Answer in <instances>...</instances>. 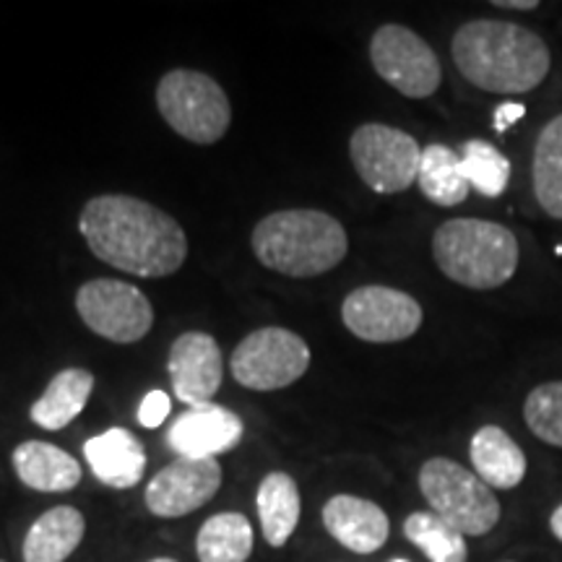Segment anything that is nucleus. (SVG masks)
<instances>
[{"mask_svg": "<svg viewBox=\"0 0 562 562\" xmlns=\"http://www.w3.org/2000/svg\"><path fill=\"white\" fill-rule=\"evenodd\" d=\"M79 229L100 261L131 277H170L188 258L180 222L133 195H94L81 211Z\"/></svg>", "mask_w": 562, "mask_h": 562, "instance_id": "1", "label": "nucleus"}, {"mask_svg": "<svg viewBox=\"0 0 562 562\" xmlns=\"http://www.w3.org/2000/svg\"><path fill=\"white\" fill-rule=\"evenodd\" d=\"M451 55L459 74L490 94H529L552 68L544 37L501 19H474L453 34Z\"/></svg>", "mask_w": 562, "mask_h": 562, "instance_id": "2", "label": "nucleus"}, {"mask_svg": "<svg viewBox=\"0 0 562 562\" xmlns=\"http://www.w3.org/2000/svg\"><path fill=\"white\" fill-rule=\"evenodd\" d=\"M250 243L266 269L292 279H313L334 271L349 252L344 224L315 209L273 211L256 224Z\"/></svg>", "mask_w": 562, "mask_h": 562, "instance_id": "3", "label": "nucleus"}, {"mask_svg": "<svg viewBox=\"0 0 562 562\" xmlns=\"http://www.w3.org/2000/svg\"><path fill=\"white\" fill-rule=\"evenodd\" d=\"M432 258L456 284L487 292L505 286L516 277L521 245L505 224L459 216L435 229Z\"/></svg>", "mask_w": 562, "mask_h": 562, "instance_id": "4", "label": "nucleus"}, {"mask_svg": "<svg viewBox=\"0 0 562 562\" xmlns=\"http://www.w3.org/2000/svg\"><path fill=\"white\" fill-rule=\"evenodd\" d=\"M419 492L435 516L451 524L463 537H484L501 524L503 508L495 490L459 461L435 456L419 469Z\"/></svg>", "mask_w": 562, "mask_h": 562, "instance_id": "5", "label": "nucleus"}, {"mask_svg": "<svg viewBox=\"0 0 562 562\" xmlns=\"http://www.w3.org/2000/svg\"><path fill=\"white\" fill-rule=\"evenodd\" d=\"M157 108L178 136L199 146L222 140L232 125L227 94L201 70L175 68L165 74L157 87Z\"/></svg>", "mask_w": 562, "mask_h": 562, "instance_id": "6", "label": "nucleus"}, {"mask_svg": "<svg viewBox=\"0 0 562 562\" xmlns=\"http://www.w3.org/2000/svg\"><path fill=\"white\" fill-rule=\"evenodd\" d=\"M229 368L243 389L279 391L305 375L311 368V347L290 328L266 326L237 344Z\"/></svg>", "mask_w": 562, "mask_h": 562, "instance_id": "7", "label": "nucleus"}, {"mask_svg": "<svg viewBox=\"0 0 562 562\" xmlns=\"http://www.w3.org/2000/svg\"><path fill=\"white\" fill-rule=\"evenodd\" d=\"M349 157L370 191L404 193L417 182L422 149L417 138L383 123H364L351 133Z\"/></svg>", "mask_w": 562, "mask_h": 562, "instance_id": "8", "label": "nucleus"}, {"mask_svg": "<svg viewBox=\"0 0 562 562\" xmlns=\"http://www.w3.org/2000/svg\"><path fill=\"white\" fill-rule=\"evenodd\" d=\"M370 63L389 87L409 100H427L440 89L438 55L409 26L383 24L375 30L370 40Z\"/></svg>", "mask_w": 562, "mask_h": 562, "instance_id": "9", "label": "nucleus"}, {"mask_svg": "<svg viewBox=\"0 0 562 562\" xmlns=\"http://www.w3.org/2000/svg\"><path fill=\"white\" fill-rule=\"evenodd\" d=\"M76 311L89 331L115 344H136L151 331L154 307L149 297L117 279H91L76 294Z\"/></svg>", "mask_w": 562, "mask_h": 562, "instance_id": "10", "label": "nucleus"}, {"mask_svg": "<svg viewBox=\"0 0 562 562\" xmlns=\"http://www.w3.org/2000/svg\"><path fill=\"white\" fill-rule=\"evenodd\" d=\"M341 321L357 339L368 344H396L412 339L425 313L412 294L393 286H357L341 302Z\"/></svg>", "mask_w": 562, "mask_h": 562, "instance_id": "11", "label": "nucleus"}, {"mask_svg": "<svg viewBox=\"0 0 562 562\" xmlns=\"http://www.w3.org/2000/svg\"><path fill=\"white\" fill-rule=\"evenodd\" d=\"M224 472L216 459H175L146 484L144 503L157 518H182L201 510L222 490Z\"/></svg>", "mask_w": 562, "mask_h": 562, "instance_id": "12", "label": "nucleus"}, {"mask_svg": "<svg viewBox=\"0 0 562 562\" xmlns=\"http://www.w3.org/2000/svg\"><path fill=\"white\" fill-rule=\"evenodd\" d=\"M167 370H170L175 396L182 404H188L191 409L193 406H206L224 381L220 344L214 336L203 331L180 334L170 349Z\"/></svg>", "mask_w": 562, "mask_h": 562, "instance_id": "13", "label": "nucleus"}, {"mask_svg": "<svg viewBox=\"0 0 562 562\" xmlns=\"http://www.w3.org/2000/svg\"><path fill=\"white\" fill-rule=\"evenodd\" d=\"M245 425L235 412L220 404L193 406L182 412L167 430V446L178 459H216L243 440Z\"/></svg>", "mask_w": 562, "mask_h": 562, "instance_id": "14", "label": "nucleus"}, {"mask_svg": "<svg viewBox=\"0 0 562 562\" xmlns=\"http://www.w3.org/2000/svg\"><path fill=\"white\" fill-rule=\"evenodd\" d=\"M323 526L341 547L355 554H372L389 542L391 521L381 505L357 495H334L323 505Z\"/></svg>", "mask_w": 562, "mask_h": 562, "instance_id": "15", "label": "nucleus"}, {"mask_svg": "<svg viewBox=\"0 0 562 562\" xmlns=\"http://www.w3.org/2000/svg\"><path fill=\"white\" fill-rule=\"evenodd\" d=\"M83 459L91 474L112 490L136 487L146 472L144 442L125 427H110L108 432L89 438L83 442Z\"/></svg>", "mask_w": 562, "mask_h": 562, "instance_id": "16", "label": "nucleus"}, {"mask_svg": "<svg viewBox=\"0 0 562 562\" xmlns=\"http://www.w3.org/2000/svg\"><path fill=\"white\" fill-rule=\"evenodd\" d=\"M13 472L34 492H70L81 484L83 469L74 456L45 440H26L13 448Z\"/></svg>", "mask_w": 562, "mask_h": 562, "instance_id": "17", "label": "nucleus"}, {"mask_svg": "<svg viewBox=\"0 0 562 562\" xmlns=\"http://www.w3.org/2000/svg\"><path fill=\"white\" fill-rule=\"evenodd\" d=\"M474 474L492 490H516L526 480V453L503 427L484 425L469 446Z\"/></svg>", "mask_w": 562, "mask_h": 562, "instance_id": "18", "label": "nucleus"}, {"mask_svg": "<svg viewBox=\"0 0 562 562\" xmlns=\"http://www.w3.org/2000/svg\"><path fill=\"white\" fill-rule=\"evenodd\" d=\"M87 533V518L74 505H55L30 526L21 547L24 562H66L79 550Z\"/></svg>", "mask_w": 562, "mask_h": 562, "instance_id": "19", "label": "nucleus"}, {"mask_svg": "<svg viewBox=\"0 0 562 562\" xmlns=\"http://www.w3.org/2000/svg\"><path fill=\"white\" fill-rule=\"evenodd\" d=\"M91 389H94V375L83 368H66L53 378L45 393L32 404L30 417L42 430H66L87 406Z\"/></svg>", "mask_w": 562, "mask_h": 562, "instance_id": "20", "label": "nucleus"}, {"mask_svg": "<svg viewBox=\"0 0 562 562\" xmlns=\"http://www.w3.org/2000/svg\"><path fill=\"white\" fill-rule=\"evenodd\" d=\"M256 510L266 542L277 550L284 547L300 524L302 501L297 482L286 472L266 474L256 492Z\"/></svg>", "mask_w": 562, "mask_h": 562, "instance_id": "21", "label": "nucleus"}, {"mask_svg": "<svg viewBox=\"0 0 562 562\" xmlns=\"http://www.w3.org/2000/svg\"><path fill=\"white\" fill-rule=\"evenodd\" d=\"M531 191L550 220L562 222V112L533 140Z\"/></svg>", "mask_w": 562, "mask_h": 562, "instance_id": "22", "label": "nucleus"}, {"mask_svg": "<svg viewBox=\"0 0 562 562\" xmlns=\"http://www.w3.org/2000/svg\"><path fill=\"white\" fill-rule=\"evenodd\" d=\"M417 182L422 195L442 209L459 206L472 193V186L461 167V154H456L446 144H430L427 149H422Z\"/></svg>", "mask_w": 562, "mask_h": 562, "instance_id": "23", "label": "nucleus"}, {"mask_svg": "<svg viewBox=\"0 0 562 562\" xmlns=\"http://www.w3.org/2000/svg\"><path fill=\"white\" fill-rule=\"evenodd\" d=\"M252 544H256V537H252L248 516L224 510L203 521L195 537V554H199V562H248Z\"/></svg>", "mask_w": 562, "mask_h": 562, "instance_id": "24", "label": "nucleus"}, {"mask_svg": "<svg viewBox=\"0 0 562 562\" xmlns=\"http://www.w3.org/2000/svg\"><path fill=\"white\" fill-rule=\"evenodd\" d=\"M404 537L430 562H467V537L432 510H417L404 521Z\"/></svg>", "mask_w": 562, "mask_h": 562, "instance_id": "25", "label": "nucleus"}, {"mask_svg": "<svg viewBox=\"0 0 562 562\" xmlns=\"http://www.w3.org/2000/svg\"><path fill=\"white\" fill-rule=\"evenodd\" d=\"M461 167L472 191L484 199H501L510 182V159L484 138L463 140Z\"/></svg>", "mask_w": 562, "mask_h": 562, "instance_id": "26", "label": "nucleus"}, {"mask_svg": "<svg viewBox=\"0 0 562 562\" xmlns=\"http://www.w3.org/2000/svg\"><path fill=\"white\" fill-rule=\"evenodd\" d=\"M524 422L547 446L562 448V381L539 383L524 402Z\"/></svg>", "mask_w": 562, "mask_h": 562, "instance_id": "27", "label": "nucleus"}, {"mask_svg": "<svg viewBox=\"0 0 562 562\" xmlns=\"http://www.w3.org/2000/svg\"><path fill=\"white\" fill-rule=\"evenodd\" d=\"M170 396L165 391H149L144 402H140L138 422L146 430H154V427H159L161 422L170 417Z\"/></svg>", "mask_w": 562, "mask_h": 562, "instance_id": "28", "label": "nucleus"}, {"mask_svg": "<svg viewBox=\"0 0 562 562\" xmlns=\"http://www.w3.org/2000/svg\"><path fill=\"white\" fill-rule=\"evenodd\" d=\"M521 115H524V104H516V102L501 104V108L495 110V131H501V133L508 131Z\"/></svg>", "mask_w": 562, "mask_h": 562, "instance_id": "29", "label": "nucleus"}, {"mask_svg": "<svg viewBox=\"0 0 562 562\" xmlns=\"http://www.w3.org/2000/svg\"><path fill=\"white\" fill-rule=\"evenodd\" d=\"M492 5L503 11H533L539 3L537 0H492Z\"/></svg>", "mask_w": 562, "mask_h": 562, "instance_id": "30", "label": "nucleus"}, {"mask_svg": "<svg viewBox=\"0 0 562 562\" xmlns=\"http://www.w3.org/2000/svg\"><path fill=\"white\" fill-rule=\"evenodd\" d=\"M550 531H552V537L558 539V542H562V503L558 505V508L552 510V516H550Z\"/></svg>", "mask_w": 562, "mask_h": 562, "instance_id": "31", "label": "nucleus"}, {"mask_svg": "<svg viewBox=\"0 0 562 562\" xmlns=\"http://www.w3.org/2000/svg\"><path fill=\"white\" fill-rule=\"evenodd\" d=\"M149 562H178V560H172V558H154Z\"/></svg>", "mask_w": 562, "mask_h": 562, "instance_id": "32", "label": "nucleus"}, {"mask_svg": "<svg viewBox=\"0 0 562 562\" xmlns=\"http://www.w3.org/2000/svg\"><path fill=\"white\" fill-rule=\"evenodd\" d=\"M393 562H409V560H393Z\"/></svg>", "mask_w": 562, "mask_h": 562, "instance_id": "33", "label": "nucleus"}, {"mask_svg": "<svg viewBox=\"0 0 562 562\" xmlns=\"http://www.w3.org/2000/svg\"><path fill=\"white\" fill-rule=\"evenodd\" d=\"M0 562H5V560H0Z\"/></svg>", "mask_w": 562, "mask_h": 562, "instance_id": "34", "label": "nucleus"}, {"mask_svg": "<svg viewBox=\"0 0 562 562\" xmlns=\"http://www.w3.org/2000/svg\"><path fill=\"white\" fill-rule=\"evenodd\" d=\"M508 562H510V560H508Z\"/></svg>", "mask_w": 562, "mask_h": 562, "instance_id": "35", "label": "nucleus"}]
</instances>
